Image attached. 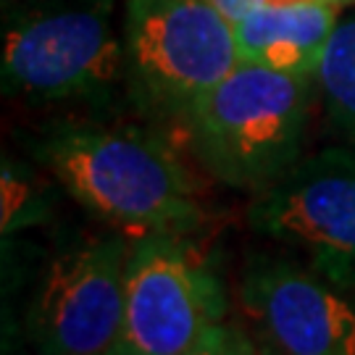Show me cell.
<instances>
[{"mask_svg": "<svg viewBox=\"0 0 355 355\" xmlns=\"http://www.w3.org/2000/svg\"><path fill=\"white\" fill-rule=\"evenodd\" d=\"M37 155L76 203L121 234L184 237L203 224L190 171L145 129L58 127L40 142Z\"/></svg>", "mask_w": 355, "mask_h": 355, "instance_id": "cell-1", "label": "cell"}, {"mask_svg": "<svg viewBox=\"0 0 355 355\" xmlns=\"http://www.w3.org/2000/svg\"><path fill=\"white\" fill-rule=\"evenodd\" d=\"M316 76L240 64L192 105V148L218 182L261 192L300 161Z\"/></svg>", "mask_w": 355, "mask_h": 355, "instance_id": "cell-2", "label": "cell"}, {"mask_svg": "<svg viewBox=\"0 0 355 355\" xmlns=\"http://www.w3.org/2000/svg\"><path fill=\"white\" fill-rule=\"evenodd\" d=\"M127 85L153 116L182 119L240 61L234 21L214 0H129Z\"/></svg>", "mask_w": 355, "mask_h": 355, "instance_id": "cell-3", "label": "cell"}, {"mask_svg": "<svg viewBox=\"0 0 355 355\" xmlns=\"http://www.w3.org/2000/svg\"><path fill=\"white\" fill-rule=\"evenodd\" d=\"M119 82H127V55L108 3L29 13L6 32V92L35 101L103 98Z\"/></svg>", "mask_w": 355, "mask_h": 355, "instance_id": "cell-4", "label": "cell"}, {"mask_svg": "<svg viewBox=\"0 0 355 355\" xmlns=\"http://www.w3.org/2000/svg\"><path fill=\"white\" fill-rule=\"evenodd\" d=\"M227 292L184 237L145 234L129 242L124 337L140 355H174L224 324Z\"/></svg>", "mask_w": 355, "mask_h": 355, "instance_id": "cell-5", "label": "cell"}, {"mask_svg": "<svg viewBox=\"0 0 355 355\" xmlns=\"http://www.w3.org/2000/svg\"><path fill=\"white\" fill-rule=\"evenodd\" d=\"M250 227L308 255L321 277L355 290V153L321 150L258 192Z\"/></svg>", "mask_w": 355, "mask_h": 355, "instance_id": "cell-6", "label": "cell"}, {"mask_svg": "<svg viewBox=\"0 0 355 355\" xmlns=\"http://www.w3.org/2000/svg\"><path fill=\"white\" fill-rule=\"evenodd\" d=\"M129 242L98 237L55 255L29 308L40 355H103L124 337Z\"/></svg>", "mask_w": 355, "mask_h": 355, "instance_id": "cell-7", "label": "cell"}, {"mask_svg": "<svg viewBox=\"0 0 355 355\" xmlns=\"http://www.w3.org/2000/svg\"><path fill=\"white\" fill-rule=\"evenodd\" d=\"M242 305L277 355H355V300L345 287L284 258H255Z\"/></svg>", "mask_w": 355, "mask_h": 355, "instance_id": "cell-8", "label": "cell"}, {"mask_svg": "<svg viewBox=\"0 0 355 355\" xmlns=\"http://www.w3.org/2000/svg\"><path fill=\"white\" fill-rule=\"evenodd\" d=\"M337 16L340 6L329 0L258 6L234 21L240 61L284 74L316 76L327 45L340 24Z\"/></svg>", "mask_w": 355, "mask_h": 355, "instance_id": "cell-9", "label": "cell"}, {"mask_svg": "<svg viewBox=\"0 0 355 355\" xmlns=\"http://www.w3.org/2000/svg\"><path fill=\"white\" fill-rule=\"evenodd\" d=\"M316 82L334 127L355 142V16L337 24Z\"/></svg>", "mask_w": 355, "mask_h": 355, "instance_id": "cell-10", "label": "cell"}, {"mask_svg": "<svg viewBox=\"0 0 355 355\" xmlns=\"http://www.w3.org/2000/svg\"><path fill=\"white\" fill-rule=\"evenodd\" d=\"M42 216H45V203H42V195L35 190L32 179H24L16 166L6 161L3 164V234L8 237L16 229L37 224L42 221Z\"/></svg>", "mask_w": 355, "mask_h": 355, "instance_id": "cell-11", "label": "cell"}, {"mask_svg": "<svg viewBox=\"0 0 355 355\" xmlns=\"http://www.w3.org/2000/svg\"><path fill=\"white\" fill-rule=\"evenodd\" d=\"M227 334L229 327L227 324H216L205 331L200 340H195L190 347L179 350L174 355H224V347H227Z\"/></svg>", "mask_w": 355, "mask_h": 355, "instance_id": "cell-12", "label": "cell"}, {"mask_svg": "<svg viewBox=\"0 0 355 355\" xmlns=\"http://www.w3.org/2000/svg\"><path fill=\"white\" fill-rule=\"evenodd\" d=\"M224 355H263V347H258V345H255L242 329H237V327H229Z\"/></svg>", "mask_w": 355, "mask_h": 355, "instance_id": "cell-13", "label": "cell"}, {"mask_svg": "<svg viewBox=\"0 0 355 355\" xmlns=\"http://www.w3.org/2000/svg\"><path fill=\"white\" fill-rule=\"evenodd\" d=\"M214 3L221 8V13H227L232 21H240L242 16H248L253 8L263 6V0H214Z\"/></svg>", "mask_w": 355, "mask_h": 355, "instance_id": "cell-14", "label": "cell"}, {"mask_svg": "<svg viewBox=\"0 0 355 355\" xmlns=\"http://www.w3.org/2000/svg\"><path fill=\"white\" fill-rule=\"evenodd\" d=\"M103 355H140L137 350H132L127 343H119V345H114L108 353H103Z\"/></svg>", "mask_w": 355, "mask_h": 355, "instance_id": "cell-15", "label": "cell"}, {"mask_svg": "<svg viewBox=\"0 0 355 355\" xmlns=\"http://www.w3.org/2000/svg\"><path fill=\"white\" fill-rule=\"evenodd\" d=\"M295 3H311V0H263V6H295Z\"/></svg>", "mask_w": 355, "mask_h": 355, "instance_id": "cell-16", "label": "cell"}, {"mask_svg": "<svg viewBox=\"0 0 355 355\" xmlns=\"http://www.w3.org/2000/svg\"><path fill=\"white\" fill-rule=\"evenodd\" d=\"M329 3H337V6H345V3H353V0H329Z\"/></svg>", "mask_w": 355, "mask_h": 355, "instance_id": "cell-17", "label": "cell"}, {"mask_svg": "<svg viewBox=\"0 0 355 355\" xmlns=\"http://www.w3.org/2000/svg\"><path fill=\"white\" fill-rule=\"evenodd\" d=\"M261 347H263V355H277V353H274V350H268L266 345H261Z\"/></svg>", "mask_w": 355, "mask_h": 355, "instance_id": "cell-18", "label": "cell"}]
</instances>
